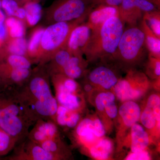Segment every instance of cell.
Segmentation results:
<instances>
[{"instance_id":"21","label":"cell","mask_w":160,"mask_h":160,"mask_svg":"<svg viewBox=\"0 0 160 160\" xmlns=\"http://www.w3.org/2000/svg\"><path fill=\"white\" fill-rule=\"evenodd\" d=\"M87 62L82 56L72 55L68 62L58 73L75 80L79 78L85 73Z\"/></svg>"},{"instance_id":"35","label":"cell","mask_w":160,"mask_h":160,"mask_svg":"<svg viewBox=\"0 0 160 160\" xmlns=\"http://www.w3.org/2000/svg\"><path fill=\"white\" fill-rule=\"evenodd\" d=\"M93 8L100 5L118 7L122 0H89Z\"/></svg>"},{"instance_id":"20","label":"cell","mask_w":160,"mask_h":160,"mask_svg":"<svg viewBox=\"0 0 160 160\" xmlns=\"http://www.w3.org/2000/svg\"><path fill=\"white\" fill-rule=\"evenodd\" d=\"M130 133L132 152H139L146 150L150 143V138L148 132L142 126L136 123L132 126Z\"/></svg>"},{"instance_id":"41","label":"cell","mask_w":160,"mask_h":160,"mask_svg":"<svg viewBox=\"0 0 160 160\" xmlns=\"http://www.w3.org/2000/svg\"><path fill=\"white\" fill-rule=\"evenodd\" d=\"M15 1H27V0H15Z\"/></svg>"},{"instance_id":"30","label":"cell","mask_w":160,"mask_h":160,"mask_svg":"<svg viewBox=\"0 0 160 160\" xmlns=\"http://www.w3.org/2000/svg\"><path fill=\"white\" fill-rule=\"evenodd\" d=\"M27 48L28 45L26 40L22 37L15 38L9 44L8 49L9 52L12 54L25 56Z\"/></svg>"},{"instance_id":"17","label":"cell","mask_w":160,"mask_h":160,"mask_svg":"<svg viewBox=\"0 0 160 160\" xmlns=\"http://www.w3.org/2000/svg\"><path fill=\"white\" fill-rule=\"evenodd\" d=\"M115 95L111 92H102L95 99V106L98 112L110 119H114L118 115V109L115 103Z\"/></svg>"},{"instance_id":"2","label":"cell","mask_w":160,"mask_h":160,"mask_svg":"<svg viewBox=\"0 0 160 160\" xmlns=\"http://www.w3.org/2000/svg\"><path fill=\"white\" fill-rule=\"evenodd\" d=\"M36 121L20 103L14 87L0 92V126L18 143L27 138Z\"/></svg>"},{"instance_id":"6","label":"cell","mask_w":160,"mask_h":160,"mask_svg":"<svg viewBox=\"0 0 160 160\" xmlns=\"http://www.w3.org/2000/svg\"><path fill=\"white\" fill-rule=\"evenodd\" d=\"M58 105L82 112L84 108V92L76 80L64 75H50Z\"/></svg>"},{"instance_id":"40","label":"cell","mask_w":160,"mask_h":160,"mask_svg":"<svg viewBox=\"0 0 160 160\" xmlns=\"http://www.w3.org/2000/svg\"><path fill=\"white\" fill-rule=\"evenodd\" d=\"M156 3L158 6H160V0H153Z\"/></svg>"},{"instance_id":"1","label":"cell","mask_w":160,"mask_h":160,"mask_svg":"<svg viewBox=\"0 0 160 160\" xmlns=\"http://www.w3.org/2000/svg\"><path fill=\"white\" fill-rule=\"evenodd\" d=\"M49 77L46 66L40 65L32 70L26 82L15 88L20 103L36 122L42 119L55 122L58 103L52 91Z\"/></svg>"},{"instance_id":"26","label":"cell","mask_w":160,"mask_h":160,"mask_svg":"<svg viewBox=\"0 0 160 160\" xmlns=\"http://www.w3.org/2000/svg\"><path fill=\"white\" fill-rule=\"evenodd\" d=\"M26 19L29 25L34 26L39 22L42 16V8L37 2H29L25 7Z\"/></svg>"},{"instance_id":"5","label":"cell","mask_w":160,"mask_h":160,"mask_svg":"<svg viewBox=\"0 0 160 160\" xmlns=\"http://www.w3.org/2000/svg\"><path fill=\"white\" fill-rule=\"evenodd\" d=\"M81 21L73 22H59L52 23L44 29L41 39L38 51L35 58L38 60L40 65L50 61L53 55L60 49L65 48L72 29Z\"/></svg>"},{"instance_id":"24","label":"cell","mask_w":160,"mask_h":160,"mask_svg":"<svg viewBox=\"0 0 160 160\" xmlns=\"http://www.w3.org/2000/svg\"><path fill=\"white\" fill-rule=\"evenodd\" d=\"M113 145L109 139L102 138L89 146V150L92 158L98 160L109 158L112 152Z\"/></svg>"},{"instance_id":"4","label":"cell","mask_w":160,"mask_h":160,"mask_svg":"<svg viewBox=\"0 0 160 160\" xmlns=\"http://www.w3.org/2000/svg\"><path fill=\"white\" fill-rule=\"evenodd\" d=\"M147 52L142 30L139 26H130L124 30L117 48L110 59L129 70L142 62Z\"/></svg>"},{"instance_id":"31","label":"cell","mask_w":160,"mask_h":160,"mask_svg":"<svg viewBox=\"0 0 160 160\" xmlns=\"http://www.w3.org/2000/svg\"><path fill=\"white\" fill-rule=\"evenodd\" d=\"M146 71L150 77L158 79L160 76V58L154 57L149 55Z\"/></svg>"},{"instance_id":"42","label":"cell","mask_w":160,"mask_h":160,"mask_svg":"<svg viewBox=\"0 0 160 160\" xmlns=\"http://www.w3.org/2000/svg\"><path fill=\"white\" fill-rule=\"evenodd\" d=\"M35 2H37V1H40V0H35Z\"/></svg>"},{"instance_id":"8","label":"cell","mask_w":160,"mask_h":160,"mask_svg":"<svg viewBox=\"0 0 160 160\" xmlns=\"http://www.w3.org/2000/svg\"><path fill=\"white\" fill-rule=\"evenodd\" d=\"M93 8L89 0H56L48 12L52 24L82 21Z\"/></svg>"},{"instance_id":"19","label":"cell","mask_w":160,"mask_h":160,"mask_svg":"<svg viewBox=\"0 0 160 160\" xmlns=\"http://www.w3.org/2000/svg\"><path fill=\"white\" fill-rule=\"evenodd\" d=\"M81 113L58 105L55 117V122L58 127L67 129L74 128L80 121Z\"/></svg>"},{"instance_id":"38","label":"cell","mask_w":160,"mask_h":160,"mask_svg":"<svg viewBox=\"0 0 160 160\" xmlns=\"http://www.w3.org/2000/svg\"><path fill=\"white\" fill-rule=\"evenodd\" d=\"M26 16V11L24 8H19L18 10L15 15L16 17L18 18L23 19L25 18Z\"/></svg>"},{"instance_id":"10","label":"cell","mask_w":160,"mask_h":160,"mask_svg":"<svg viewBox=\"0 0 160 160\" xmlns=\"http://www.w3.org/2000/svg\"><path fill=\"white\" fill-rule=\"evenodd\" d=\"M11 155L7 157L10 160H61L52 153L45 150L39 144L26 138L17 144Z\"/></svg>"},{"instance_id":"37","label":"cell","mask_w":160,"mask_h":160,"mask_svg":"<svg viewBox=\"0 0 160 160\" xmlns=\"http://www.w3.org/2000/svg\"><path fill=\"white\" fill-rule=\"evenodd\" d=\"M6 31L4 22L0 23V41L4 39L6 37Z\"/></svg>"},{"instance_id":"12","label":"cell","mask_w":160,"mask_h":160,"mask_svg":"<svg viewBox=\"0 0 160 160\" xmlns=\"http://www.w3.org/2000/svg\"><path fill=\"white\" fill-rule=\"evenodd\" d=\"M88 82L95 87L102 90L112 89L120 79L114 69L109 66H97L88 73Z\"/></svg>"},{"instance_id":"18","label":"cell","mask_w":160,"mask_h":160,"mask_svg":"<svg viewBox=\"0 0 160 160\" xmlns=\"http://www.w3.org/2000/svg\"><path fill=\"white\" fill-rule=\"evenodd\" d=\"M74 128L75 138L80 144L89 147L99 140L94 134L93 118L80 120Z\"/></svg>"},{"instance_id":"15","label":"cell","mask_w":160,"mask_h":160,"mask_svg":"<svg viewBox=\"0 0 160 160\" xmlns=\"http://www.w3.org/2000/svg\"><path fill=\"white\" fill-rule=\"evenodd\" d=\"M141 113L139 106L134 101L123 102L118 110L121 128L131 129L132 126L140 120Z\"/></svg>"},{"instance_id":"39","label":"cell","mask_w":160,"mask_h":160,"mask_svg":"<svg viewBox=\"0 0 160 160\" xmlns=\"http://www.w3.org/2000/svg\"><path fill=\"white\" fill-rule=\"evenodd\" d=\"M7 87V86L5 85V84L3 82L2 80L0 77V92L3 91V90H4Z\"/></svg>"},{"instance_id":"43","label":"cell","mask_w":160,"mask_h":160,"mask_svg":"<svg viewBox=\"0 0 160 160\" xmlns=\"http://www.w3.org/2000/svg\"><path fill=\"white\" fill-rule=\"evenodd\" d=\"M1 6V0H0V7Z\"/></svg>"},{"instance_id":"14","label":"cell","mask_w":160,"mask_h":160,"mask_svg":"<svg viewBox=\"0 0 160 160\" xmlns=\"http://www.w3.org/2000/svg\"><path fill=\"white\" fill-rule=\"evenodd\" d=\"M33 126L27 138L38 144L46 140L61 137L58 126L51 120L40 119Z\"/></svg>"},{"instance_id":"16","label":"cell","mask_w":160,"mask_h":160,"mask_svg":"<svg viewBox=\"0 0 160 160\" xmlns=\"http://www.w3.org/2000/svg\"><path fill=\"white\" fill-rule=\"evenodd\" d=\"M87 23L92 30L98 28L107 20L113 17H119L118 7L100 5L94 7L88 15Z\"/></svg>"},{"instance_id":"13","label":"cell","mask_w":160,"mask_h":160,"mask_svg":"<svg viewBox=\"0 0 160 160\" xmlns=\"http://www.w3.org/2000/svg\"><path fill=\"white\" fill-rule=\"evenodd\" d=\"M91 33V28L87 23L78 25L70 33L65 48L73 55L82 56Z\"/></svg>"},{"instance_id":"34","label":"cell","mask_w":160,"mask_h":160,"mask_svg":"<svg viewBox=\"0 0 160 160\" xmlns=\"http://www.w3.org/2000/svg\"><path fill=\"white\" fill-rule=\"evenodd\" d=\"M93 122H94V134L98 139L104 138L106 134V129L105 126L98 117L93 118Z\"/></svg>"},{"instance_id":"28","label":"cell","mask_w":160,"mask_h":160,"mask_svg":"<svg viewBox=\"0 0 160 160\" xmlns=\"http://www.w3.org/2000/svg\"><path fill=\"white\" fill-rule=\"evenodd\" d=\"M142 19L152 32L160 38V12L158 10L145 13Z\"/></svg>"},{"instance_id":"7","label":"cell","mask_w":160,"mask_h":160,"mask_svg":"<svg viewBox=\"0 0 160 160\" xmlns=\"http://www.w3.org/2000/svg\"><path fill=\"white\" fill-rule=\"evenodd\" d=\"M150 84L145 73L133 69L128 70L126 76L120 78L112 89L116 98L123 102L142 97L149 89Z\"/></svg>"},{"instance_id":"36","label":"cell","mask_w":160,"mask_h":160,"mask_svg":"<svg viewBox=\"0 0 160 160\" xmlns=\"http://www.w3.org/2000/svg\"><path fill=\"white\" fill-rule=\"evenodd\" d=\"M150 156L146 150L139 152H132L126 158V160H149Z\"/></svg>"},{"instance_id":"29","label":"cell","mask_w":160,"mask_h":160,"mask_svg":"<svg viewBox=\"0 0 160 160\" xmlns=\"http://www.w3.org/2000/svg\"><path fill=\"white\" fill-rule=\"evenodd\" d=\"M6 26L9 29L10 37L13 38H22L25 33V29L22 23L13 17L8 18L6 21Z\"/></svg>"},{"instance_id":"25","label":"cell","mask_w":160,"mask_h":160,"mask_svg":"<svg viewBox=\"0 0 160 160\" xmlns=\"http://www.w3.org/2000/svg\"><path fill=\"white\" fill-rule=\"evenodd\" d=\"M32 61L29 58L19 55H9L5 61L0 62V67L18 69H31Z\"/></svg>"},{"instance_id":"23","label":"cell","mask_w":160,"mask_h":160,"mask_svg":"<svg viewBox=\"0 0 160 160\" xmlns=\"http://www.w3.org/2000/svg\"><path fill=\"white\" fill-rule=\"evenodd\" d=\"M39 144L46 151L56 156L61 160L69 158L70 155L69 149L63 142L61 137L46 140Z\"/></svg>"},{"instance_id":"32","label":"cell","mask_w":160,"mask_h":160,"mask_svg":"<svg viewBox=\"0 0 160 160\" xmlns=\"http://www.w3.org/2000/svg\"><path fill=\"white\" fill-rule=\"evenodd\" d=\"M44 31V29H42L37 30L32 35L28 44V49L29 53L33 57L38 49Z\"/></svg>"},{"instance_id":"11","label":"cell","mask_w":160,"mask_h":160,"mask_svg":"<svg viewBox=\"0 0 160 160\" xmlns=\"http://www.w3.org/2000/svg\"><path fill=\"white\" fill-rule=\"evenodd\" d=\"M140 120L143 126L152 132H158L160 124V98L159 95H150L145 108L141 111Z\"/></svg>"},{"instance_id":"27","label":"cell","mask_w":160,"mask_h":160,"mask_svg":"<svg viewBox=\"0 0 160 160\" xmlns=\"http://www.w3.org/2000/svg\"><path fill=\"white\" fill-rule=\"evenodd\" d=\"M17 144V142L0 126V157L11 152Z\"/></svg>"},{"instance_id":"9","label":"cell","mask_w":160,"mask_h":160,"mask_svg":"<svg viewBox=\"0 0 160 160\" xmlns=\"http://www.w3.org/2000/svg\"><path fill=\"white\" fill-rule=\"evenodd\" d=\"M158 7L153 0H122L118 7L119 17L124 23L136 26L145 13L158 10Z\"/></svg>"},{"instance_id":"33","label":"cell","mask_w":160,"mask_h":160,"mask_svg":"<svg viewBox=\"0 0 160 160\" xmlns=\"http://www.w3.org/2000/svg\"><path fill=\"white\" fill-rule=\"evenodd\" d=\"M1 6L9 16H15L20 8L15 0H2Z\"/></svg>"},{"instance_id":"3","label":"cell","mask_w":160,"mask_h":160,"mask_svg":"<svg viewBox=\"0 0 160 160\" xmlns=\"http://www.w3.org/2000/svg\"><path fill=\"white\" fill-rule=\"evenodd\" d=\"M124 24L119 17H113L98 29L92 30L84 53L87 62L111 58L124 32Z\"/></svg>"},{"instance_id":"22","label":"cell","mask_w":160,"mask_h":160,"mask_svg":"<svg viewBox=\"0 0 160 160\" xmlns=\"http://www.w3.org/2000/svg\"><path fill=\"white\" fill-rule=\"evenodd\" d=\"M139 27L144 32L149 55L160 58V38L155 34L143 19L140 21Z\"/></svg>"}]
</instances>
